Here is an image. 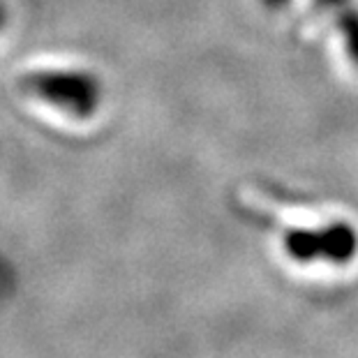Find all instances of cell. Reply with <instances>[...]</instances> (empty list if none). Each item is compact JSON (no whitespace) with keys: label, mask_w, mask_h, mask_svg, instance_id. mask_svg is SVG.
Wrapping results in <instances>:
<instances>
[{"label":"cell","mask_w":358,"mask_h":358,"mask_svg":"<svg viewBox=\"0 0 358 358\" xmlns=\"http://www.w3.org/2000/svg\"><path fill=\"white\" fill-rule=\"evenodd\" d=\"M21 88L74 118H90L102 104V83L83 70H37L21 79Z\"/></svg>","instance_id":"1"},{"label":"cell","mask_w":358,"mask_h":358,"mask_svg":"<svg viewBox=\"0 0 358 358\" xmlns=\"http://www.w3.org/2000/svg\"><path fill=\"white\" fill-rule=\"evenodd\" d=\"M285 252L301 264H349L358 252V231L349 222H331L317 229L292 227L282 234Z\"/></svg>","instance_id":"2"},{"label":"cell","mask_w":358,"mask_h":358,"mask_svg":"<svg viewBox=\"0 0 358 358\" xmlns=\"http://www.w3.org/2000/svg\"><path fill=\"white\" fill-rule=\"evenodd\" d=\"M312 5L333 19L347 58L358 70V5L354 0H312Z\"/></svg>","instance_id":"3"},{"label":"cell","mask_w":358,"mask_h":358,"mask_svg":"<svg viewBox=\"0 0 358 358\" xmlns=\"http://www.w3.org/2000/svg\"><path fill=\"white\" fill-rule=\"evenodd\" d=\"M262 3L268 7V10H280V7H285L289 0H262Z\"/></svg>","instance_id":"4"},{"label":"cell","mask_w":358,"mask_h":358,"mask_svg":"<svg viewBox=\"0 0 358 358\" xmlns=\"http://www.w3.org/2000/svg\"><path fill=\"white\" fill-rule=\"evenodd\" d=\"M5 21H7V10H5V5L0 3V30H3L5 26Z\"/></svg>","instance_id":"5"}]
</instances>
